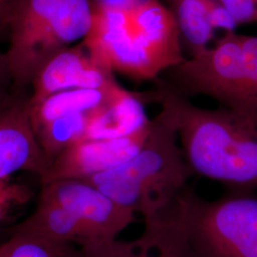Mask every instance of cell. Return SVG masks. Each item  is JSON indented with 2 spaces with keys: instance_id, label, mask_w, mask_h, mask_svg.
Masks as SVG:
<instances>
[{
  "instance_id": "obj_3",
  "label": "cell",
  "mask_w": 257,
  "mask_h": 257,
  "mask_svg": "<svg viewBox=\"0 0 257 257\" xmlns=\"http://www.w3.org/2000/svg\"><path fill=\"white\" fill-rule=\"evenodd\" d=\"M94 0H23L10 28L5 57L14 88L32 86L56 54L85 39L92 27Z\"/></svg>"
},
{
  "instance_id": "obj_2",
  "label": "cell",
  "mask_w": 257,
  "mask_h": 257,
  "mask_svg": "<svg viewBox=\"0 0 257 257\" xmlns=\"http://www.w3.org/2000/svg\"><path fill=\"white\" fill-rule=\"evenodd\" d=\"M193 175L176 133L156 116L145 144L128 162L80 180L148 220L168 211Z\"/></svg>"
},
{
  "instance_id": "obj_17",
  "label": "cell",
  "mask_w": 257,
  "mask_h": 257,
  "mask_svg": "<svg viewBox=\"0 0 257 257\" xmlns=\"http://www.w3.org/2000/svg\"><path fill=\"white\" fill-rule=\"evenodd\" d=\"M75 248L59 246L34 234L13 230L12 236L0 245V257H73Z\"/></svg>"
},
{
  "instance_id": "obj_7",
  "label": "cell",
  "mask_w": 257,
  "mask_h": 257,
  "mask_svg": "<svg viewBox=\"0 0 257 257\" xmlns=\"http://www.w3.org/2000/svg\"><path fill=\"white\" fill-rule=\"evenodd\" d=\"M30 96L16 88L0 90V180L20 171L41 180L51 168L33 128Z\"/></svg>"
},
{
  "instance_id": "obj_14",
  "label": "cell",
  "mask_w": 257,
  "mask_h": 257,
  "mask_svg": "<svg viewBox=\"0 0 257 257\" xmlns=\"http://www.w3.org/2000/svg\"><path fill=\"white\" fill-rule=\"evenodd\" d=\"M13 230L34 234L59 246L80 247L90 242L81 223L57 204L40 201L36 211Z\"/></svg>"
},
{
  "instance_id": "obj_15",
  "label": "cell",
  "mask_w": 257,
  "mask_h": 257,
  "mask_svg": "<svg viewBox=\"0 0 257 257\" xmlns=\"http://www.w3.org/2000/svg\"><path fill=\"white\" fill-rule=\"evenodd\" d=\"M173 14L191 56L209 48L213 39V29L209 20L207 0H165Z\"/></svg>"
},
{
  "instance_id": "obj_21",
  "label": "cell",
  "mask_w": 257,
  "mask_h": 257,
  "mask_svg": "<svg viewBox=\"0 0 257 257\" xmlns=\"http://www.w3.org/2000/svg\"><path fill=\"white\" fill-rule=\"evenodd\" d=\"M23 0H0V37L10 31Z\"/></svg>"
},
{
  "instance_id": "obj_16",
  "label": "cell",
  "mask_w": 257,
  "mask_h": 257,
  "mask_svg": "<svg viewBox=\"0 0 257 257\" xmlns=\"http://www.w3.org/2000/svg\"><path fill=\"white\" fill-rule=\"evenodd\" d=\"M92 113L60 117L37 131V141L51 165L67 149L85 139Z\"/></svg>"
},
{
  "instance_id": "obj_22",
  "label": "cell",
  "mask_w": 257,
  "mask_h": 257,
  "mask_svg": "<svg viewBox=\"0 0 257 257\" xmlns=\"http://www.w3.org/2000/svg\"><path fill=\"white\" fill-rule=\"evenodd\" d=\"M140 0H94L95 5L107 9L132 11Z\"/></svg>"
},
{
  "instance_id": "obj_20",
  "label": "cell",
  "mask_w": 257,
  "mask_h": 257,
  "mask_svg": "<svg viewBox=\"0 0 257 257\" xmlns=\"http://www.w3.org/2000/svg\"><path fill=\"white\" fill-rule=\"evenodd\" d=\"M207 3L209 10V20L213 31L221 29L225 30L226 33L234 32L238 25L232 19L230 13L217 0H207Z\"/></svg>"
},
{
  "instance_id": "obj_9",
  "label": "cell",
  "mask_w": 257,
  "mask_h": 257,
  "mask_svg": "<svg viewBox=\"0 0 257 257\" xmlns=\"http://www.w3.org/2000/svg\"><path fill=\"white\" fill-rule=\"evenodd\" d=\"M73 257H191L177 217L176 202L155 218L134 240L94 241L74 249Z\"/></svg>"
},
{
  "instance_id": "obj_10",
  "label": "cell",
  "mask_w": 257,
  "mask_h": 257,
  "mask_svg": "<svg viewBox=\"0 0 257 257\" xmlns=\"http://www.w3.org/2000/svg\"><path fill=\"white\" fill-rule=\"evenodd\" d=\"M117 81L84 42L66 48L42 67L32 84L30 104L73 89H103Z\"/></svg>"
},
{
  "instance_id": "obj_24",
  "label": "cell",
  "mask_w": 257,
  "mask_h": 257,
  "mask_svg": "<svg viewBox=\"0 0 257 257\" xmlns=\"http://www.w3.org/2000/svg\"><path fill=\"white\" fill-rule=\"evenodd\" d=\"M251 1H253L255 4H257V0H251Z\"/></svg>"
},
{
  "instance_id": "obj_12",
  "label": "cell",
  "mask_w": 257,
  "mask_h": 257,
  "mask_svg": "<svg viewBox=\"0 0 257 257\" xmlns=\"http://www.w3.org/2000/svg\"><path fill=\"white\" fill-rule=\"evenodd\" d=\"M148 100L149 93H137L122 88L106 106L92 113L85 139L121 138L147 126L152 120L144 107Z\"/></svg>"
},
{
  "instance_id": "obj_1",
  "label": "cell",
  "mask_w": 257,
  "mask_h": 257,
  "mask_svg": "<svg viewBox=\"0 0 257 257\" xmlns=\"http://www.w3.org/2000/svg\"><path fill=\"white\" fill-rule=\"evenodd\" d=\"M161 107L157 117L173 128L193 175L230 190L257 189V127L225 108L204 109L172 90L162 79L151 92Z\"/></svg>"
},
{
  "instance_id": "obj_11",
  "label": "cell",
  "mask_w": 257,
  "mask_h": 257,
  "mask_svg": "<svg viewBox=\"0 0 257 257\" xmlns=\"http://www.w3.org/2000/svg\"><path fill=\"white\" fill-rule=\"evenodd\" d=\"M131 22L163 73L185 60L179 29L165 4L159 0H140L132 10Z\"/></svg>"
},
{
  "instance_id": "obj_5",
  "label": "cell",
  "mask_w": 257,
  "mask_h": 257,
  "mask_svg": "<svg viewBox=\"0 0 257 257\" xmlns=\"http://www.w3.org/2000/svg\"><path fill=\"white\" fill-rule=\"evenodd\" d=\"M162 79L175 92L190 97L207 95L248 119V95L245 66L238 34L225 33L197 55L165 72ZM253 124V123H252Z\"/></svg>"
},
{
  "instance_id": "obj_13",
  "label": "cell",
  "mask_w": 257,
  "mask_h": 257,
  "mask_svg": "<svg viewBox=\"0 0 257 257\" xmlns=\"http://www.w3.org/2000/svg\"><path fill=\"white\" fill-rule=\"evenodd\" d=\"M123 87L114 83L103 89H73L55 92L37 104H30V116L35 133L54 120L100 110Z\"/></svg>"
},
{
  "instance_id": "obj_6",
  "label": "cell",
  "mask_w": 257,
  "mask_h": 257,
  "mask_svg": "<svg viewBox=\"0 0 257 257\" xmlns=\"http://www.w3.org/2000/svg\"><path fill=\"white\" fill-rule=\"evenodd\" d=\"M39 200L55 203L71 212L87 231L89 243L117 238L136 221L135 212L80 179H60L42 185Z\"/></svg>"
},
{
  "instance_id": "obj_4",
  "label": "cell",
  "mask_w": 257,
  "mask_h": 257,
  "mask_svg": "<svg viewBox=\"0 0 257 257\" xmlns=\"http://www.w3.org/2000/svg\"><path fill=\"white\" fill-rule=\"evenodd\" d=\"M191 257H257V196L231 190L214 200L187 187L176 200Z\"/></svg>"
},
{
  "instance_id": "obj_23",
  "label": "cell",
  "mask_w": 257,
  "mask_h": 257,
  "mask_svg": "<svg viewBox=\"0 0 257 257\" xmlns=\"http://www.w3.org/2000/svg\"><path fill=\"white\" fill-rule=\"evenodd\" d=\"M10 79L9 71L5 55L0 54V90L4 89V83Z\"/></svg>"
},
{
  "instance_id": "obj_19",
  "label": "cell",
  "mask_w": 257,
  "mask_h": 257,
  "mask_svg": "<svg viewBox=\"0 0 257 257\" xmlns=\"http://www.w3.org/2000/svg\"><path fill=\"white\" fill-rule=\"evenodd\" d=\"M237 25L257 23V4L251 0H217Z\"/></svg>"
},
{
  "instance_id": "obj_8",
  "label": "cell",
  "mask_w": 257,
  "mask_h": 257,
  "mask_svg": "<svg viewBox=\"0 0 257 257\" xmlns=\"http://www.w3.org/2000/svg\"><path fill=\"white\" fill-rule=\"evenodd\" d=\"M153 119L138 132L115 138L83 139L53 161L41 184L60 179H85L128 162L145 144Z\"/></svg>"
},
{
  "instance_id": "obj_18",
  "label": "cell",
  "mask_w": 257,
  "mask_h": 257,
  "mask_svg": "<svg viewBox=\"0 0 257 257\" xmlns=\"http://www.w3.org/2000/svg\"><path fill=\"white\" fill-rule=\"evenodd\" d=\"M248 85V118L257 127V37L239 35Z\"/></svg>"
}]
</instances>
